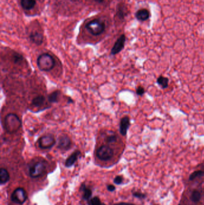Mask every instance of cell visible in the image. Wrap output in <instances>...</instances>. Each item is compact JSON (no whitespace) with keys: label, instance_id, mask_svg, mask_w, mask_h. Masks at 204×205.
Listing matches in <instances>:
<instances>
[{"label":"cell","instance_id":"cell-1","mask_svg":"<svg viewBox=\"0 0 204 205\" xmlns=\"http://www.w3.org/2000/svg\"><path fill=\"white\" fill-rule=\"evenodd\" d=\"M22 126V121L15 113H8L4 119V128L10 134L16 133Z\"/></svg>","mask_w":204,"mask_h":205},{"label":"cell","instance_id":"cell-2","mask_svg":"<svg viewBox=\"0 0 204 205\" xmlns=\"http://www.w3.org/2000/svg\"><path fill=\"white\" fill-rule=\"evenodd\" d=\"M37 64L38 68L41 71H50L55 67V60L51 55L44 53L38 57Z\"/></svg>","mask_w":204,"mask_h":205},{"label":"cell","instance_id":"cell-3","mask_svg":"<svg viewBox=\"0 0 204 205\" xmlns=\"http://www.w3.org/2000/svg\"><path fill=\"white\" fill-rule=\"evenodd\" d=\"M46 169V163L39 161L31 164L29 169V174L32 178H37L42 176Z\"/></svg>","mask_w":204,"mask_h":205},{"label":"cell","instance_id":"cell-4","mask_svg":"<svg viewBox=\"0 0 204 205\" xmlns=\"http://www.w3.org/2000/svg\"><path fill=\"white\" fill-rule=\"evenodd\" d=\"M86 28L93 36H99L105 30V24L99 19H94L88 22Z\"/></svg>","mask_w":204,"mask_h":205},{"label":"cell","instance_id":"cell-5","mask_svg":"<svg viewBox=\"0 0 204 205\" xmlns=\"http://www.w3.org/2000/svg\"><path fill=\"white\" fill-rule=\"evenodd\" d=\"M96 155L102 161H109L114 156V150L109 146L102 145L96 150Z\"/></svg>","mask_w":204,"mask_h":205},{"label":"cell","instance_id":"cell-6","mask_svg":"<svg viewBox=\"0 0 204 205\" xmlns=\"http://www.w3.org/2000/svg\"><path fill=\"white\" fill-rule=\"evenodd\" d=\"M39 146L41 149L47 150L52 148L56 144V140L53 134L44 135L38 140Z\"/></svg>","mask_w":204,"mask_h":205},{"label":"cell","instance_id":"cell-7","mask_svg":"<svg viewBox=\"0 0 204 205\" xmlns=\"http://www.w3.org/2000/svg\"><path fill=\"white\" fill-rule=\"evenodd\" d=\"M11 199L13 202L16 204H23L27 199V194L22 188H16L12 193Z\"/></svg>","mask_w":204,"mask_h":205},{"label":"cell","instance_id":"cell-8","mask_svg":"<svg viewBox=\"0 0 204 205\" xmlns=\"http://www.w3.org/2000/svg\"><path fill=\"white\" fill-rule=\"evenodd\" d=\"M58 148L62 150H68L71 148V139L66 134H62L58 137Z\"/></svg>","mask_w":204,"mask_h":205},{"label":"cell","instance_id":"cell-9","mask_svg":"<svg viewBox=\"0 0 204 205\" xmlns=\"http://www.w3.org/2000/svg\"><path fill=\"white\" fill-rule=\"evenodd\" d=\"M126 42V36L125 34L121 35L115 42L113 47L111 50V54L115 55L120 53L125 47Z\"/></svg>","mask_w":204,"mask_h":205},{"label":"cell","instance_id":"cell-10","mask_svg":"<svg viewBox=\"0 0 204 205\" xmlns=\"http://www.w3.org/2000/svg\"><path fill=\"white\" fill-rule=\"evenodd\" d=\"M43 34L41 32L34 30L32 31L29 34V38L32 42L38 46L41 45L43 42Z\"/></svg>","mask_w":204,"mask_h":205},{"label":"cell","instance_id":"cell-11","mask_svg":"<svg viewBox=\"0 0 204 205\" xmlns=\"http://www.w3.org/2000/svg\"><path fill=\"white\" fill-rule=\"evenodd\" d=\"M130 126H131L130 118L128 116H125L121 119L119 125V131L120 134L123 136H125L127 134L128 130Z\"/></svg>","mask_w":204,"mask_h":205},{"label":"cell","instance_id":"cell-12","mask_svg":"<svg viewBox=\"0 0 204 205\" xmlns=\"http://www.w3.org/2000/svg\"><path fill=\"white\" fill-rule=\"evenodd\" d=\"M81 154V152L79 150H75L72 154H71V155L67 158L65 161V165L67 167H70L73 166L75 163L77 161L79 156Z\"/></svg>","mask_w":204,"mask_h":205},{"label":"cell","instance_id":"cell-13","mask_svg":"<svg viewBox=\"0 0 204 205\" xmlns=\"http://www.w3.org/2000/svg\"><path fill=\"white\" fill-rule=\"evenodd\" d=\"M150 16V12L146 8H142L137 12L135 13L136 18L140 21H145L149 19Z\"/></svg>","mask_w":204,"mask_h":205},{"label":"cell","instance_id":"cell-14","mask_svg":"<svg viewBox=\"0 0 204 205\" xmlns=\"http://www.w3.org/2000/svg\"><path fill=\"white\" fill-rule=\"evenodd\" d=\"M127 15V8L123 4H119L117 8L116 16L119 19H123Z\"/></svg>","mask_w":204,"mask_h":205},{"label":"cell","instance_id":"cell-15","mask_svg":"<svg viewBox=\"0 0 204 205\" xmlns=\"http://www.w3.org/2000/svg\"><path fill=\"white\" fill-rule=\"evenodd\" d=\"M10 179V174L7 169L1 168L0 170V184L4 185L6 184Z\"/></svg>","mask_w":204,"mask_h":205},{"label":"cell","instance_id":"cell-16","mask_svg":"<svg viewBox=\"0 0 204 205\" xmlns=\"http://www.w3.org/2000/svg\"><path fill=\"white\" fill-rule=\"evenodd\" d=\"M61 92L59 90H56L48 95V100L50 102H59Z\"/></svg>","mask_w":204,"mask_h":205},{"label":"cell","instance_id":"cell-17","mask_svg":"<svg viewBox=\"0 0 204 205\" xmlns=\"http://www.w3.org/2000/svg\"><path fill=\"white\" fill-rule=\"evenodd\" d=\"M80 189L83 191V199L85 200H89L92 195V191L89 188L87 187L85 184L81 185Z\"/></svg>","mask_w":204,"mask_h":205},{"label":"cell","instance_id":"cell-18","mask_svg":"<svg viewBox=\"0 0 204 205\" xmlns=\"http://www.w3.org/2000/svg\"><path fill=\"white\" fill-rule=\"evenodd\" d=\"M21 4L25 10H31L36 4V0H21Z\"/></svg>","mask_w":204,"mask_h":205},{"label":"cell","instance_id":"cell-19","mask_svg":"<svg viewBox=\"0 0 204 205\" xmlns=\"http://www.w3.org/2000/svg\"><path fill=\"white\" fill-rule=\"evenodd\" d=\"M46 98L43 95H39L32 100V104L35 107H40L45 102Z\"/></svg>","mask_w":204,"mask_h":205},{"label":"cell","instance_id":"cell-20","mask_svg":"<svg viewBox=\"0 0 204 205\" xmlns=\"http://www.w3.org/2000/svg\"><path fill=\"white\" fill-rule=\"evenodd\" d=\"M157 84L162 87V89H166L168 87L169 79L163 76H160L157 79Z\"/></svg>","mask_w":204,"mask_h":205},{"label":"cell","instance_id":"cell-21","mask_svg":"<svg viewBox=\"0 0 204 205\" xmlns=\"http://www.w3.org/2000/svg\"><path fill=\"white\" fill-rule=\"evenodd\" d=\"M190 198H191L192 201L193 202H198L201 198V194L200 192H199L197 190L193 191L191 195Z\"/></svg>","mask_w":204,"mask_h":205},{"label":"cell","instance_id":"cell-22","mask_svg":"<svg viewBox=\"0 0 204 205\" xmlns=\"http://www.w3.org/2000/svg\"><path fill=\"white\" fill-rule=\"evenodd\" d=\"M105 142L108 143H115L118 141V136L116 134H114L113 133L112 134L108 135L105 138Z\"/></svg>","mask_w":204,"mask_h":205},{"label":"cell","instance_id":"cell-23","mask_svg":"<svg viewBox=\"0 0 204 205\" xmlns=\"http://www.w3.org/2000/svg\"><path fill=\"white\" fill-rule=\"evenodd\" d=\"M204 174V172L203 170H196L193 172L189 176V180L193 181L195 179L198 177H201Z\"/></svg>","mask_w":204,"mask_h":205},{"label":"cell","instance_id":"cell-24","mask_svg":"<svg viewBox=\"0 0 204 205\" xmlns=\"http://www.w3.org/2000/svg\"><path fill=\"white\" fill-rule=\"evenodd\" d=\"M13 61L15 62V63H20L21 62L24 61V59L22 55L15 52L13 55Z\"/></svg>","mask_w":204,"mask_h":205},{"label":"cell","instance_id":"cell-25","mask_svg":"<svg viewBox=\"0 0 204 205\" xmlns=\"http://www.w3.org/2000/svg\"><path fill=\"white\" fill-rule=\"evenodd\" d=\"M90 205H102V203L100 198L98 197H94L90 200Z\"/></svg>","mask_w":204,"mask_h":205},{"label":"cell","instance_id":"cell-26","mask_svg":"<svg viewBox=\"0 0 204 205\" xmlns=\"http://www.w3.org/2000/svg\"><path fill=\"white\" fill-rule=\"evenodd\" d=\"M145 89L143 87H141V86H140V87H137V89H136V93L138 95H140V96H142L143 95L145 94Z\"/></svg>","mask_w":204,"mask_h":205},{"label":"cell","instance_id":"cell-27","mask_svg":"<svg viewBox=\"0 0 204 205\" xmlns=\"http://www.w3.org/2000/svg\"><path fill=\"white\" fill-rule=\"evenodd\" d=\"M123 181V178L122 176H117L114 179V183L116 184V185H120L122 183Z\"/></svg>","mask_w":204,"mask_h":205},{"label":"cell","instance_id":"cell-28","mask_svg":"<svg viewBox=\"0 0 204 205\" xmlns=\"http://www.w3.org/2000/svg\"><path fill=\"white\" fill-rule=\"evenodd\" d=\"M133 196L137 197V198H144L146 197V195L142 194L141 193L135 192V193H133Z\"/></svg>","mask_w":204,"mask_h":205},{"label":"cell","instance_id":"cell-29","mask_svg":"<svg viewBox=\"0 0 204 205\" xmlns=\"http://www.w3.org/2000/svg\"><path fill=\"white\" fill-rule=\"evenodd\" d=\"M107 189L109 191H111V192H113V191H114L116 189V187L114 185H108L107 187Z\"/></svg>","mask_w":204,"mask_h":205},{"label":"cell","instance_id":"cell-30","mask_svg":"<svg viewBox=\"0 0 204 205\" xmlns=\"http://www.w3.org/2000/svg\"><path fill=\"white\" fill-rule=\"evenodd\" d=\"M113 205H133V204L131 203H124V202H122V203H116Z\"/></svg>","mask_w":204,"mask_h":205},{"label":"cell","instance_id":"cell-31","mask_svg":"<svg viewBox=\"0 0 204 205\" xmlns=\"http://www.w3.org/2000/svg\"><path fill=\"white\" fill-rule=\"evenodd\" d=\"M96 2H98V3H103V2H104V1H105V0H95Z\"/></svg>","mask_w":204,"mask_h":205},{"label":"cell","instance_id":"cell-32","mask_svg":"<svg viewBox=\"0 0 204 205\" xmlns=\"http://www.w3.org/2000/svg\"><path fill=\"white\" fill-rule=\"evenodd\" d=\"M68 103H73V100L70 98V97L68 98Z\"/></svg>","mask_w":204,"mask_h":205},{"label":"cell","instance_id":"cell-33","mask_svg":"<svg viewBox=\"0 0 204 205\" xmlns=\"http://www.w3.org/2000/svg\"></svg>","mask_w":204,"mask_h":205}]
</instances>
